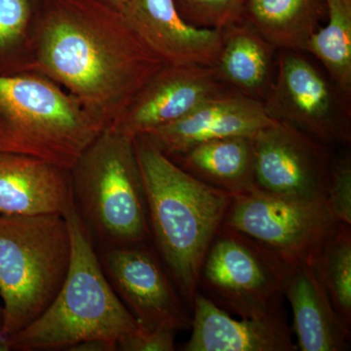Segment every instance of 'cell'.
I'll use <instances>...</instances> for the list:
<instances>
[{"mask_svg": "<svg viewBox=\"0 0 351 351\" xmlns=\"http://www.w3.org/2000/svg\"><path fill=\"white\" fill-rule=\"evenodd\" d=\"M170 158L196 179L230 195L254 188L253 138H218Z\"/></svg>", "mask_w": 351, "mask_h": 351, "instance_id": "18", "label": "cell"}, {"mask_svg": "<svg viewBox=\"0 0 351 351\" xmlns=\"http://www.w3.org/2000/svg\"><path fill=\"white\" fill-rule=\"evenodd\" d=\"M348 99L301 53L280 50L276 78L263 103L270 119L331 147L350 144Z\"/></svg>", "mask_w": 351, "mask_h": 351, "instance_id": "9", "label": "cell"}, {"mask_svg": "<svg viewBox=\"0 0 351 351\" xmlns=\"http://www.w3.org/2000/svg\"><path fill=\"white\" fill-rule=\"evenodd\" d=\"M328 23L314 32L306 51L317 58L331 82L350 98L351 0H324Z\"/></svg>", "mask_w": 351, "mask_h": 351, "instance_id": "22", "label": "cell"}, {"mask_svg": "<svg viewBox=\"0 0 351 351\" xmlns=\"http://www.w3.org/2000/svg\"><path fill=\"white\" fill-rule=\"evenodd\" d=\"M177 328L173 325H159L154 329L145 330L140 328L138 332L117 345L120 351H173L175 350V338Z\"/></svg>", "mask_w": 351, "mask_h": 351, "instance_id": "26", "label": "cell"}, {"mask_svg": "<svg viewBox=\"0 0 351 351\" xmlns=\"http://www.w3.org/2000/svg\"><path fill=\"white\" fill-rule=\"evenodd\" d=\"M263 101L241 92L226 91L196 108L186 117L144 134L169 157L195 145L228 137L253 138L274 123Z\"/></svg>", "mask_w": 351, "mask_h": 351, "instance_id": "13", "label": "cell"}, {"mask_svg": "<svg viewBox=\"0 0 351 351\" xmlns=\"http://www.w3.org/2000/svg\"><path fill=\"white\" fill-rule=\"evenodd\" d=\"M104 130L45 75H0V154L36 157L71 170Z\"/></svg>", "mask_w": 351, "mask_h": 351, "instance_id": "5", "label": "cell"}, {"mask_svg": "<svg viewBox=\"0 0 351 351\" xmlns=\"http://www.w3.org/2000/svg\"><path fill=\"white\" fill-rule=\"evenodd\" d=\"M326 201L337 221L351 226V158L348 152L332 157Z\"/></svg>", "mask_w": 351, "mask_h": 351, "instance_id": "25", "label": "cell"}, {"mask_svg": "<svg viewBox=\"0 0 351 351\" xmlns=\"http://www.w3.org/2000/svg\"><path fill=\"white\" fill-rule=\"evenodd\" d=\"M226 91L216 66H164L110 127L135 138L182 119Z\"/></svg>", "mask_w": 351, "mask_h": 351, "instance_id": "12", "label": "cell"}, {"mask_svg": "<svg viewBox=\"0 0 351 351\" xmlns=\"http://www.w3.org/2000/svg\"><path fill=\"white\" fill-rule=\"evenodd\" d=\"M283 295L292 307L295 345L299 350H348L350 327L332 306L313 265L293 267L286 279Z\"/></svg>", "mask_w": 351, "mask_h": 351, "instance_id": "17", "label": "cell"}, {"mask_svg": "<svg viewBox=\"0 0 351 351\" xmlns=\"http://www.w3.org/2000/svg\"><path fill=\"white\" fill-rule=\"evenodd\" d=\"M98 255L108 282L141 328L168 323L179 331L191 326L172 278L149 243L114 247Z\"/></svg>", "mask_w": 351, "mask_h": 351, "instance_id": "11", "label": "cell"}, {"mask_svg": "<svg viewBox=\"0 0 351 351\" xmlns=\"http://www.w3.org/2000/svg\"><path fill=\"white\" fill-rule=\"evenodd\" d=\"M101 3L105 4L110 8L115 9L119 12L124 13L133 0H98Z\"/></svg>", "mask_w": 351, "mask_h": 351, "instance_id": "28", "label": "cell"}, {"mask_svg": "<svg viewBox=\"0 0 351 351\" xmlns=\"http://www.w3.org/2000/svg\"><path fill=\"white\" fill-rule=\"evenodd\" d=\"M165 64L127 22L98 0H47L36 38V71L108 128Z\"/></svg>", "mask_w": 351, "mask_h": 351, "instance_id": "1", "label": "cell"}, {"mask_svg": "<svg viewBox=\"0 0 351 351\" xmlns=\"http://www.w3.org/2000/svg\"><path fill=\"white\" fill-rule=\"evenodd\" d=\"M69 351H115L117 350V345L110 343V341H99V339H92V341H82L77 345L71 346Z\"/></svg>", "mask_w": 351, "mask_h": 351, "instance_id": "27", "label": "cell"}, {"mask_svg": "<svg viewBox=\"0 0 351 351\" xmlns=\"http://www.w3.org/2000/svg\"><path fill=\"white\" fill-rule=\"evenodd\" d=\"M325 11L324 0H247L242 19L276 49L301 52Z\"/></svg>", "mask_w": 351, "mask_h": 351, "instance_id": "19", "label": "cell"}, {"mask_svg": "<svg viewBox=\"0 0 351 351\" xmlns=\"http://www.w3.org/2000/svg\"><path fill=\"white\" fill-rule=\"evenodd\" d=\"M47 0H0V75L36 71V38Z\"/></svg>", "mask_w": 351, "mask_h": 351, "instance_id": "21", "label": "cell"}, {"mask_svg": "<svg viewBox=\"0 0 351 351\" xmlns=\"http://www.w3.org/2000/svg\"><path fill=\"white\" fill-rule=\"evenodd\" d=\"M182 19L204 29L225 31L239 24L247 0H174Z\"/></svg>", "mask_w": 351, "mask_h": 351, "instance_id": "24", "label": "cell"}, {"mask_svg": "<svg viewBox=\"0 0 351 351\" xmlns=\"http://www.w3.org/2000/svg\"><path fill=\"white\" fill-rule=\"evenodd\" d=\"M64 218L71 230V257L63 286L38 319L7 338L8 351L69 350L92 339L117 346L140 330L108 282L75 204Z\"/></svg>", "mask_w": 351, "mask_h": 351, "instance_id": "3", "label": "cell"}, {"mask_svg": "<svg viewBox=\"0 0 351 351\" xmlns=\"http://www.w3.org/2000/svg\"><path fill=\"white\" fill-rule=\"evenodd\" d=\"M191 339L184 351H295L282 309L235 319L206 295L193 297Z\"/></svg>", "mask_w": 351, "mask_h": 351, "instance_id": "15", "label": "cell"}, {"mask_svg": "<svg viewBox=\"0 0 351 351\" xmlns=\"http://www.w3.org/2000/svg\"><path fill=\"white\" fill-rule=\"evenodd\" d=\"M144 182L151 239L189 306L203 260L223 226L233 195L196 179L147 135L134 138Z\"/></svg>", "mask_w": 351, "mask_h": 351, "instance_id": "2", "label": "cell"}, {"mask_svg": "<svg viewBox=\"0 0 351 351\" xmlns=\"http://www.w3.org/2000/svg\"><path fill=\"white\" fill-rule=\"evenodd\" d=\"M3 306L0 304V351H8V346H7V338L3 334Z\"/></svg>", "mask_w": 351, "mask_h": 351, "instance_id": "29", "label": "cell"}, {"mask_svg": "<svg viewBox=\"0 0 351 351\" xmlns=\"http://www.w3.org/2000/svg\"><path fill=\"white\" fill-rule=\"evenodd\" d=\"M71 237L60 215H0V298L6 338L38 319L68 274Z\"/></svg>", "mask_w": 351, "mask_h": 351, "instance_id": "6", "label": "cell"}, {"mask_svg": "<svg viewBox=\"0 0 351 351\" xmlns=\"http://www.w3.org/2000/svg\"><path fill=\"white\" fill-rule=\"evenodd\" d=\"M339 223L314 258L313 267L332 306L351 326V228Z\"/></svg>", "mask_w": 351, "mask_h": 351, "instance_id": "23", "label": "cell"}, {"mask_svg": "<svg viewBox=\"0 0 351 351\" xmlns=\"http://www.w3.org/2000/svg\"><path fill=\"white\" fill-rule=\"evenodd\" d=\"M71 175L76 212L97 252L149 243L144 182L132 136L106 128Z\"/></svg>", "mask_w": 351, "mask_h": 351, "instance_id": "4", "label": "cell"}, {"mask_svg": "<svg viewBox=\"0 0 351 351\" xmlns=\"http://www.w3.org/2000/svg\"><path fill=\"white\" fill-rule=\"evenodd\" d=\"M272 47L247 23L223 31V44L216 69L223 82L245 95L267 90L272 69Z\"/></svg>", "mask_w": 351, "mask_h": 351, "instance_id": "20", "label": "cell"}, {"mask_svg": "<svg viewBox=\"0 0 351 351\" xmlns=\"http://www.w3.org/2000/svg\"><path fill=\"white\" fill-rule=\"evenodd\" d=\"M332 156L329 147L284 122L253 137V186L263 193L326 199Z\"/></svg>", "mask_w": 351, "mask_h": 351, "instance_id": "10", "label": "cell"}, {"mask_svg": "<svg viewBox=\"0 0 351 351\" xmlns=\"http://www.w3.org/2000/svg\"><path fill=\"white\" fill-rule=\"evenodd\" d=\"M73 204L71 170L36 157L0 154V215L64 217Z\"/></svg>", "mask_w": 351, "mask_h": 351, "instance_id": "16", "label": "cell"}, {"mask_svg": "<svg viewBox=\"0 0 351 351\" xmlns=\"http://www.w3.org/2000/svg\"><path fill=\"white\" fill-rule=\"evenodd\" d=\"M293 267L253 240L221 226L203 260L198 287L228 313L258 317L280 311Z\"/></svg>", "mask_w": 351, "mask_h": 351, "instance_id": "7", "label": "cell"}, {"mask_svg": "<svg viewBox=\"0 0 351 351\" xmlns=\"http://www.w3.org/2000/svg\"><path fill=\"white\" fill-rule=\"evenodd\" d=\"M127 22L165 66H216L223 31L186 22L174 0H133L124 11Z\"/></svg>", "mask_w": 351, "mask_h": 351, "instance_id": "14", "label": "cell"}, {"mask_svg": "<svg viewBox=\"0 0 351 351\" xmlns=\"http://www.w3.org/2000/svg\"><path fill=\"white\" fill-rule=\"evenodd\" d=\"M338 225L326 199L281 197L254 188L233 195L223 223L291 267L313 265Z\"/></svg>", "mask_w": 351, "mask_h": 351, "instance_id": "8", "label": "cell"}]
</instances>
